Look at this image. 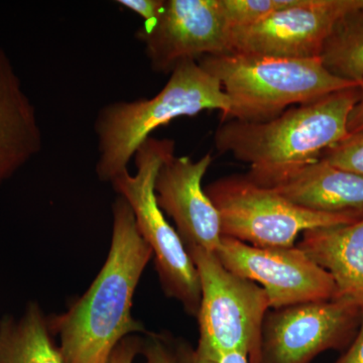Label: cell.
Instances as JSON below:
<instances>
[{"mask_svg": "<svg viewBox=\"0 0 363 363\" xmlns=\"http://www.w3.org/2000/svg\"><path fill=\"white\" fill-rule=\"evenodd\" d=\"M334 363H363V307L362 321L358 328L357 336L348 346L342 357Z\"/></svg>", "mask_w": 363, "mask_h": 363, "instance_id": "obj_24", "label": "cell"}, {"mask_svg": "<svg viewBox=\"0 0 363 363\" xmlns=\"http://www.w3.org/2000/svg\"><path fill=\"white\" fill-rule=\"evenodd\" d=\"M205 192L220 216L222 235L257 247H293L305 231L363 218L303 209L245 175L223 177L207 185Z\"/></svg>", "mask_w": 363, "mask_h": 363, "instance_id": "obj_7", "label": "cell"}, {"mask_svg": "<svg viewBox=\"0 0 363 363\" xmlns=\"http://www.w3.org/2000/svg\"><path fill=\"white\" fill-rule=\"evenodd\" d=\"M166 0H118L117 4L130 9L143 20V25H152L161 16Z\"/></svg>", "mask_w": 363, "mask_h": 363, "instance_id": "obj_22", "label": "cell"}, {"mask_svg": "<svg viewBox=\"0 0 363 363\" xmlns=\"http://www.w3.org/2000/svg\"><path fill=\"white\" fill-rule=\"evenodd\" d=\"M42 147L35 106L9 55L0 47V184L38 156Z\"/></svg>", "mask_w": 363, "mask_h": 363, "instance_id": "obj_14", "label": "cell"}, {"mask_svg": "<svg viewBox=\"0 0 363 363\" xmlns=\"http://www.w3.org/2000/svg\"><path fill=\"white\" fill-rule=\"evenodd\" d=\"M186 250L201 288L196 350L207 357L240 351L250 363H259L262 326L271 309L266 291L228 271L216 253L201 247Z\"/></svg>", "mask_w": 363, "mask_h": 363, "instance_id": "obj_6", "label": "cell"}, {"mask_svg": "<svg viewBox=\"0 0 363 363\" xmlns=\"http://www.w3.org/2000/svg\"><path fill=\"white\" fill-rule=\"evenodd\" d=\"M229 108L228 97L214 76L195 60L181 62L154 97L111 102L98 112L94 123L98 179L111 183L128 172V164L143 143L174 119L207 111H219L224 116Z\"/></svg>", "mask_w": 363, "mask_h": 363, "instance_id": "obj_2", "label": "cell"}, {"mask_svg": "<svg viewBox=\"0 0 363 363\" xmlns=\"http://www.w3.org/2000/svg\"><path fill=\"white\" fill-rule=\"evenodd\" d=\"M152 70L171 73L179 63L229 54V30L219 0H166L161 16L138 28Z\"/></svg>", "mask_w": 363, "mask_h": 363, "instance_id": "obj_11", "label": "cell"}, {"mask_svg": "<svg viewBox=\"0 0 363 363\" xmlns=\"http://www.w3.org/2000/svg\"><path fill=\"white\" fill-rule=\"evenodd\" d=\"M175 156V142L150 138L136 152L135 175L121 174L111 182L118 196L130 205L136 225L152 250L164 294L176 298L189 315L197 317L201 288L194 262L180 235L164 217L157 202L155 184L160 169Z\"/></svg>", "mask_w": 363, "mask_h": 363, "instance_id": "obj_5", "label": "cell"}, {"mask_svg": "<svg viewBox=\"0 0 363 363\" xmlns=\"http://www.w3.org/2000/svg\"><path fill=\"white\" fill-rule=\"evenodd\" d=\"M360 9L363 0H296L293 6L255 25L229 30L230 52L319 58L334 26L346 14Z\"/></svg>", "mask_w": 363, "mask_h": 363, "instance_id": "obj_10", "label": "cell"}, {"mask_svg": "<svg viewBox=\"0 0 363 363\" xmlns=\"http://www.w3.org/2000/svg\"><path fill=\"white\" fill-rule=\"evenodd\" d=\"M49 319L39 305H28L20 320L0 322V363H64Z\"/></svg>", "mask_w": 363, "mask_h": 363, "instance_id": "obj_16", "label": "cell"}, {"mask_svg": "<svg viewBox=\"0 0 363 363\" xmlns=\"http://www.w3.org/2000/svg\"><path fill=\"white\" fill-rule=\"evenodd\" d=\"M143 338L128 336L117 344L107 363H133L136 355L142 352Z\"/></svg>", "mask_w": 363, "mask_h": 363, "instance_id": "obj_23", "label": "cell"}, {"mask_svg": "<svg viewBox=\"0 0 363 363\" xmlns=\"http://www.w3.org/2000/svg\"><path fill=\"white\" fill-rule=\"evenodd\" d=\"M212 161L210 152L197 161L172 157L160 169L155 191L157 204L175 222L185 247L215 252L223 238L220 216L202 187Z\"/></svg>", "mask_w": 363, "mask_h": 363, "instance_id": "obj_12", "label": "cell"}, {"mask_svg": "<svg viewBox=\"0 0 363 363\" xmlns=\"http://www.w3.org/2000/svg\"><path fill=\"white\" fill-rule=\"evenodd\" d=\"M245 176L303 209L363 217V177L324 160L281 169H250Z\"/></svg>", "mask_w": 363, "mask_h": 363, "instance_id": "obj_13", "label": "cell"}, {"mask_svg": "<svg viewBox=\"0 0 363 363\" xmlns=\"http://www.w3.org/2000/svg\"><path fill=\"white\" fill-rule=\"evenodd\" d=\"M168 339L175 363H250L247 355L240 351H233L218 357H203L187 341L171 339L169 336Z\"/></svg>", "mask_w": 363, "mask_h": 363, "instance_id": "obj_20", "label": "cell"}, {"mask_svg": "<svg viewBox=\"0 0 363 363\" xmlns=\"http://www.w3.org/2000/svg\"><path fill=\"white\" fill-rule=\"evenodd\" d=\"M358 98L357 85L291 107L264 123L221 121L215 131V147L250 169H281L315 161L350 136L348 117Z\"/></svg>", "mask_w": 363, "mask_h": 363, "instance_id": "obj_3", "label": "cell"}, {"mask_svg": "<svg viewBox=\"0 0 363 363\" xmlns=\"http://www.w3.org/2000/svg\"><path fill=\"white\" fill-rule=\"evenodd\" d=\"M217 257L228 271L259 283L271 309L336 298L337 289L328 272L301 248H262L223 236Z\"/></svg>", "mask_w": 363, "mask_h": 363, "instance_id": "obj_9", "label": "cell"}, {"mask_svg": "<svg viewBox=\"0 0 363 363\" xmlns=\"http://www.w3.org/2000/svg\"><path fill=\"white\" fill-rule=\"evenodd\" d=\"M198 62L220 82L230 102V108L221 121L264 123L291 107L311 104L358 85L333 75L319 58H277L230 52L203 57Z\"/></svg>", "mask_w": 363, "mask_h": 363, "instance_id": "obj_4", "label": "cell"}, {"mask_svg": "<svg viewBox=\"0 0 363 363\" xmlns=\"http://www.w3.org/2000/svg\"><path fill=\"white\" fill-rule=\"evenodd\" d=\"M298 247L330 274L337 289L336 298L363 307V218L305 231Z\"/></svg>", "mask_w": 363, "mask_h": 363, "instance_id": "obj_15", "label": "cell"}, {"mask_svg": "<svg viewBox=\"0 0 363 363\" xmlns=\"http://www.w3.org/2000/svg\"><path fill=\"white\" fill-rule=\"evenodd\" d=\"M359 98L351 111L347 121V131L350 136L363 135V79L358 83Z\"/></svg>", "mask_w": 363, "mask_h": 363, "instance_id": "obj_25", "label": "cell"}, {"mask_svg": "<svg viewBox=\"0 0 363 363\" xmlns=\"http://www.w3.org/2000/svg\"><path fill=\"white\" fill-rule=\"evenodd\" d=\"M333 75L358 83L363 79V9L346 14L334 26L320 54Z\"/></svg>", "mask_w": 363, "mask_h": 363, "instance_id": "obj_17", "label": "cell"}, {"mask_svg": "<svg viewBox=\"0 0 363 363\" xmlns=\"http://www.w3.org/2000/svg\"><path fill=\"white\" fill-rule=\"evenodd\" d=\"M319 159L363 177V135L348 136L343 142L324 150Z\"/></svg>", "mask_w": 363, "mask_h": 363, "instance_id": "obj_19", "label": "cell"}, {"mask_svg": "<svg viewBox=\"0 0 363 363\" xmlns=\"http://www.w3.org/2000/svg\"><path fill=\"white\" fill-rule=\"evenodd\" d=\"M108 257L87 292L64 314L50 318L64 363H107L117 344L145 329L131 315L133 298L152 252L128 203L112 205Z\"/></svg>", "mask_w": 363, "mask_h": 363, "instance_id": "obj_1", "label": "cell"}, {"mask_svg": "<svg viewBox=\"0 0 363 363\" xmlns=\"http://www.w3.org/2000/svg\"><path fill=\"white\" fill-rule=\"evenodd\" d=\"M362 314V305L343 298L272 309L264 318L259 363H312L325 351L345 350Z\"/></svg>", "mask_w": 363, "mask_h": 363, "instance_id": "obj_8", "label": "cell"}, {"mask_svg": "<svg viewBox=\"0 0 363 363\" xmlns=\"http://www.w3.org/2000/svg\"><path fill=\"white\" fill-rule=\"evenodd\" d=\"M296 0H219L229 30L259 23L271 14L293 6Z\"/></svg>", "mask_w": 363, "mask_h": 363, "instance_id": "obj_18", "label": "cell"}, {"mask_svg": "<svg viewBox=\"0 0 363 363\" xmlns=\"http://www.w3.org/2000/svg\"><path fill=\"white\" fill-rule=\"evenodd\" d=\"M147 363H175L168 336L150 334L143 339L142 352Z\"/></svg>", "mask_w": 363, "mask_h": 363, "instance_id": "obj_21", "label": "cell"}]
</instances>
